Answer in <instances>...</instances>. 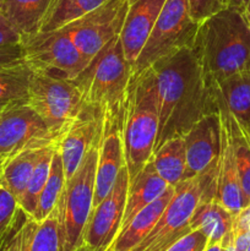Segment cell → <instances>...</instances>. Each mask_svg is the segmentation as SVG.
Instances as JSON below:
<instances>
[{
    "label": "cell",
    "instance_id": "6da1fadb",
    "mask_svg": "<svg viewBox=\"0 0 250 251\" xmlns=\"http://www.w3.org/2000/svg\"><path fill=\"white\" fill-rule=\"evenodd\" d=\"M150 68L158 100L156 151L167 140L184 136L201 118L216 112V107L193 47L169 54Z\"/></svg>",
    "mask_w": 250,
    "mask_h": 251
},
{
    "label": "cell",
    "instance_id": "7a4b0ae2",
    "mask_svg": "<svg viewBox=\"0 0 250 251\" xmlns=\"http://www.w3.org/2000/svg\"><path fill=\"white\" fill-rule=\"evenodd\" d=\"M193 48L207 85L250 73V26L239 10L228 7L199 24Z\"/></svg>",
    "mask_w": 250,
    "mask_h": 251
},
{
    "label": "cell",
    "instance_id": "3957f363",
    "mask_svg": "<svg viewBox=\"0 0 250 251\" xmlns=\"http://www.w3.org/2000/svg\"><path fill=\"white\" fill-rule=\"evenodd\" d=\"M158 100L151 68L131 75L123 119L125 166L131 181L151 159L158 135Z\"/></svg>",
    "mask_w": 250,
    "mask_h": 251
},
{
    "label": "cell",
    "instance_id": "277c9868",
    "mask_svg": "<svg viewBox=\"0 0 250 251\" xmlns=\"http://www.w3.org/2000/svg\"><path fill=\"white\" fill-rule=\"evenodd\" d=\"M131 75V65L125 58L120 37L115 36L73 81L80 90L82 103L102 110L104 119L123 124Z\"/></svg>",
    "mask_w": 250,
    "mask_h": 251
},
{
    "label": "cell",
    "instance_id": "5b68a950",
    "mask_svg": "<svg viewBox=\"0 0 250 251\" xmlns=\"http://www.w3.org/2000/svg\"><path fill=\"white\" fill-rule=\"evenodd\" d=\"M98 146L100 142L85 154L75 173L65 180L56 203L61 251H75L82 245L83 232L95 200Z\"/></svg>",
    "mask_w": 250,
    "mask_h": 251
},
{
    "label": "cell",
    "instance_id": "8992f818",
    "mask_svg": "<svg viewBox=\"0 0 250 251\" xmlns=\"http://www.w3.org/2000/svg\"><path fill=\"white\" fill-rule=\"evenodd\" d=\"M198 28L199 24L191 17L189 0H166L153 29L132 65V75L146 70L169 54L193 47Z\"/></svg>",
    "mask_w": 250,
    "mask_h": 251
},
{
    "label": "cell",
    "instance_id": "52a82bcc",
    "mask_svg": "<svg viewBox=\"0 0 250 251\" xmlns=\"http://www.w3.org/2000/svg\"><path fill=\"white\" fill-rule=\"evenodd\" d=\"M25 63L32 73L60 80H75L88 61L61 27L21 39Z\"/></svg>",
    "mask_w": 250,
    "mask_h": 251
},
{
    "label": "cell",
    "instance_id": "ba28073f",
    "mask_svg": "<svg viewBox=\"0 0 250 251\" xmlns=\"http://www.w3.org/2000/svg\"><path fill=\"white\" fill-rule=\"evenodd\" d=\"M26 102L51 132L61 136L82 107V96L73 80L32 73Z\"/></svg>",
    "mask_w": 250,
    "mask_h": 251
},
{
    "label": "cell",
    "instance_id": "9c48e42d",
    "mask_svg": "<svg viewBox=\"0 0 250 251\" xmlns=\"http://www.w3.org/2000/svg\"><path fill=\"white\" fill-rule=\"evenodd\" d=\"M202 196L199 176L185 179L174 186V195L153 229L132 251H166L191 230L190 218Z\"/></svg>",
    "mask_w": 250,
    "mask_h": 251
},
{
    "label": "cell",
    "instance_id": "30bf717a",
    "mask_svg": "<svg viewBox=\"0 0 250 251\" xmlns=\"http://www.w3.org/2000/svg\"><path fill=\"white\" fill-rule=\"evenodd\" d=\"M127 6L129 0H109L63 26L88 63L108 42L119 36Z\"/></svg>",
    "mask_w": 250,
    "mask_h": 251
},
{
    "label": "cell",
    "instance_id": "8fae6325",
    "mask_svg": "<svg viewBox=\"0 0 250 251\" xmlns=\"http://www.w3.org/2000/svg\"><path fill=\"white\" fill-rule=\"evenodd\" d=\"M59 137L27 104L26 100L7 103L0 110V158L42 142L55 141Z\"/></svg>",
    "mask_w": 250,
    "mask_h": 251
},
{
    "label": "cell",
    "instance_id": "7c38bea8",
    "mask_svg": "<svg viewBox=\"0 0 250 251\" xmlns=\"http://www.w3.org/2000/svg\"><path fill=\"white\" fill-rule=\"evenodd\" d=\"M129 189L126 166L120 169L110 193L91 211L83 232L82 244L96 250L112 248L120 232Z\"/></svg>",
    "mask_w": 250,
    "mask_h": 251
},
{
    "label": "cell",
    "instance_id": "4fadbf2b",
    "mask_svg": "<svg viewBox=\"0 0 250 251\" xmlns=\"http://www.w3.org/2000/svg\"><path fill=\"white\" fill-rule=\"evenodd\" d=\"M183 137L186 154L185 179L201 174H217L221 153V119L217 109L201 118Z\"/></svg>",
    "mask_w": 250,
    "mask_h": 251
},
{
    "label": "cell",
    "instance_id": "5bb4252c",
    "mask_svg": "<svg viewBox=\"0 0 250 251\" xmlns=\"http://www.w3.org/2000/svg\"><path fill=\"white\" fill-rule=\"evenodd\" d=\"M103 123L102 110L82 103L77 117L59 137V151L66 180L75 173L85 154L100 142Z\"/></svg>",
    "mask_w": 250,
    "mask_h": 251
},
{
    "label": "cell",
    "instance_id": "9a60e30c",
    "mask_svg": "<svg viewBox=\"0 0 250 251\" xmlns=\"http://www.w3.org/2000/svg\"><path fill=\"white\" fill-rule=\"evenodd\" d=\"M125 166L123 124L104 119L98 146L93 207L100 202L114 186L120 169Z\"/></svg>",
    "mask_w": 250,
    "mask_h": 251
},
{
    "label": "cell",
    "instance_id": "2e32d148",
    "mask_svg": "<svg viewBox=\"0 0 250 251\" xmlns=\"http://www.w3.org/2000/svg\"><path fill=\"white\" fill-rule=\"evenodd\" d=\"M166 0H129L120 42L130 65L139 58Z\"/></svg>",
    "mask_w": 250,
    "mask_h": 251
},
{
    "label": "cell",
    "instance_id": "e0dca14e",
    "mask_svg": "<svg viewBox=\"0 0 250 251\" xmlns=\"http://www.w3.org/2000/svg\"><path fill=\"white\" fill-rule=\"evenodd\" d=\"M221 119V118H220ZM215 200L225 206L233 216L239 215L245 208L244 196L240 188L235 166L232 142L227 127L221 122V153L216 178Z\"/></svg>",
    "mask_w": 250,
    "mask_h": 251
},
{
    "label": "cell",
    "instance_id": "ac0fdd59",
    "mask_svg": "<svg viewBox=\"0 0 250 251\" xmlns=\"http://www.w3.org/2000/svg\"><path fill=\"white\" fill-rule=\"evenodd\" d=\"M213 98L222 103L240 127L250 124V73H239L207 85Z\"/></svg>",
    "mask_w": 250,
    "mask_h": 251
},
{
    "label": "cell",
    "instance_id": "d6986e66",
    "mask_svg": "<svg viewBox=\"0 0 250 251\" xmlns=\"http://www.w3.org/2000/svg\"><path fill=\"white\" fill-rule=\"evenodd\" d=\"M171 185L166 183L154 169L152 159H150L144 168L139 172L136 176L129 181L126 202H125L124 217H123L122 228L126 227L127 223L135 217L137 212L153 202L162 196L164 191Z\"/></svg>",
    "mask_w": 250,
    "mask_h": 251
},
{
    "label": "cell",
    "instance_id": "ffe728a7",
    "mask_svg": "<svg viewBox=\"0 0 250 251\" xmlns=\"http://www.w3.org/2000/svg\"><path fill=\"white\" fill-rule=\"evenodd\" d=\"M174 195V186H169L162 196L150 203L127 223L112 245L113 251H132L153 229L164 208Z\"/></svg>",
    "mask_w": 250,
    "mask_h": 251
},
{
    "label": "cell",
    "instance_id": "44dd1931",
    "mask_svg": "<svg viewBox=\"0 0 250 251\" xmlns=\"http://www.w3.org/2000/svg\"><path fill=\"white\" fill-rule=\"evenodd\" d=\"M51 142L54 141L31 145V146L14 153L12 156L1 158L0 181L14 194V196L19 201V205L42 150Z\"/></svg>",
    "mask_w": 250,
    "mask_h": 251
},
{
    "label": "cell",
    "instance_id": "7402d4cb",
    "mask_svg": "<svg viewBox=\"0 0 250 251\" xmlns=\"http://www.w3.org/2000/svg\"><path fill=\"white\" fill-rule=\"evenodd\" d=\"M234 218L218 201H200L190 218L191 230L198 229L207 237L208 244H222L232 233Z\"/></svg>",
    "mask_w": 250,
    "mask_h": 251
},
{
    "label": "cell",
    "instance_id": "603a6c76",
    "mask_svg": "<svg viewBox=\"0 0 250 251\" xmlns=\"http://www.w3.org/2000/svg\"><path fill=\"white\" fill-rule=\"evenodd\" d=\"M53 0H2L0 11L22 38L41 32Z\"/></svg>",
    "mask_w": 250,
    "mask_h": 251
},
{
    "label": "cell",
    "instance_id": "cb8c5ba5",
    "mask_svg": "<svg viewBox=\"0 0 250 251\" xmlns=\"http://www.w3.org/2000/svg\"><path fill=\"white\" fill-rule=\"evenodd\" d=\"M212 100L213 104H215L216 109L220 114L221 122L227 127L228 134H229L238 176H239L240 188H242L243 196H244L245 207H248L250 205V145L243 130L240 129L238 122L228 112L227 108L222 103L218 102L216 98L212 97Z\"/></svg>",
    "mask_w": 250,
    "mask_h": 251
},
{
    "label": "cell",
    "instance_id": "d4e9b609",
    "mask_svg": "<svg viewBox=\"0 0 250 251\" xmlns=\"http://www.w3.org/2000/svg\"><path fill=\"white\" fill-rule=\"evenodd\" d=\"M151 159L158 176L168 185L175 186L185 180L186 154L183 136L167 140L153 152Z\"/></svg>",
    "mask_w": 250,
    "mask_h": 251
},
{
    "label": "cell",
    "instance_id": "484cf974",
    "mask_svg": "<svg viewBox=\"0 0 250 251\" xmlns=\"http://www.w3.org/2000/svg\"><path fill=\"white\" fill-rule=\"evenodd\" d=\"M65 180L66 179L65 172H64L63 159H61V154L60 151H59L58 144L55 152L53 154V159H51L49 176L47 179V183L44 184L43 189H42L41 195L38 198V202H37L36 211H34L33 216H32V218L36 222L43 221L55 208L59 198L61 195V191H63Z\"/></svg>",
    "mask_w": 250,
    "mask_h": 251
},
{
    "label": "cell",
    "instance_id": "4316f807",
    "mask_svg": "<svg viewBox=\"0 0 250 251\" xmlns=\"http://www.w3.org/2000/svg\"><path fill=\"white\" fill-rule=\"evenodd\" d=\"M109 0H53L42 25L41 32L54 31Z\"/></svg>",
    "mask_w": 250,
    "mask_h": 251
},
{
    "label": "cell",
    "instance_id": "83f0119b",
    "mask_svg": "<svg viewBox=\"0 0 250 251\" xmlns=\"http://www.w3.org/2000/svg\"><path fill=\"white\" fill-rule=\"evenodd\" d=\"M58 140L51 142V144L47 145L42 150L41 154L38 157V161H37L33 172H32L31 178L28 180V184H27L26 190H25L21 200H20V207L29 217H32L34 211H36L37 202H38L41 191L49 176L51 159H53V154L55 152L56 146H58Z\"/></svg>",
    "mask_w": 250,
    "mask_h": 251
},
{
    "label": "cell",
    "instance_id": "f1b7e54d",
    "mask_svg": "<svg viewBox=\"0 0 250 251\" xmlns=\"http://www.w3.org/2000/svg\"><path fill=\"white\" fill-rule=\"evenodd\" d=\"M32 71L27 64L0 70V103L15 102L27 98Z\"/></svg>",
    "mask_w": 250,
    "mask_h": 251
},
{
    "label": "cell",
    "instance_id": "f546056e",
    "mask_svg": "<svg viewBox=\"0 0 250 251\" xmlns=\"http://www.w3.org/2000/svg\"><path fill=\"white\" fill-rule=\"evenodd\" d=\"M28 251H61L60 229H59L58 208H54L50 215L41 222H37Z\"/></svg>",
    "mask_w": 250,
    "mask_h": 251
},
{
    "label": "cell",
    "instance_id": "4dcf8cb0",
    "mask_svg": "<svg viewBox=\"0 0 250 251\" xmlns=\"http://www.w3.org/2000/svg\"><path fill=\"white\" fill-rule=\"evenodd\" d=\"M36 226L37 222L33 218L20 210L14 225L5 233L0 243V251H28L29 240Z\"/></svg>",
    "mask_w": 250,
    "mask_h": 251
},
{
    "label": "cell",
    "instance_id": "1f68e13d",
    "mask_svg": "<svg viewBox=\"0 0 250 251\" xmlns=\"http://www.w3.org/2000/svg\"><path fill=\"white\" fill-rule=\"evenodd\" d=\"M0 163H1V159H0ZM20 210L21 207L17 199L0 181V237L14 225Z\"/></svg>",
    "mask_w": 250,
    "mask_h": 251
},
{
    "label": "cell",
    "instance_id": "d6a6232c",
    "mask_svg": "<svg viewBox=\"0 0 250 251\" xmlns=\"http://www.w3.org/2000/svg\"><path fill=\"white\" fill-rule=\"evenodd\" d=\"M230 0H189L191 17L201 24L212 15L229 7Z\"/></svg>",
    "mask_w": 250,
    "mask_h": 251
},
{
    "label": "cell",
    "instance_id": "836d02e7",
    "mask_svg": "<svg viewBox=\"0 0 250 251\" xmlns=\"http://www.w3.org/2000/svg\"><path fill=\"white\" fill-rule=\"evenodd\" d=\"M208 239L200 230H190L171 245L166 251H205Z\"/></svg>",
    "mask_w": 250,
    "mask_h": 251
},
{
    "label": "cell",
    "instance_id": "e575fe53",
    "mask_svg": "<svg viewBox=\"0 0 250 251\" xmlns=\"http://www.w3.org/2000/svg\"><path fill=\"white\" fill-rule=\"evenodd\" d=\"M232 243L235 251H250V223L239 215L234 218Z\"/></svg>",
    "mask_w": 250,
    "mask_h": 251
},
{
    "label": "cell",
    "instance_id": "d590c367",
    "mask_svg": "<svg viewBox=\"0 0 250 251\" xmlns=\"http://www.w3.org/2000/svg\"><path fill=\"white\" fill-rule=\"evenodd\" d=\"M25 64L21 44L0 47V70Z\"/></svg>",
    "mask_w": 250,
    "mask_h": 251
},
{
    "label": "cell",
    "instance_id": "8d00e7d4",
    "mask_svg": "<svg viewBox=\"0 0 250 251\" xmlns=\"http://www.w3.org/2000/svg\"><path fill=\"white\" fill-rule=\"evenodd\" d=\"M21 43V36L9 24L0 11V47L16 46Z\"/></svg>",
    "mask_w": 250,
    "mask_h": 251
},
{
    "label": "cell",
    "instance_id": "74e56055",
    "mask_svg": "<svg viewBox=\"0 0 250 251\" xmlns=\"http://www.w3.org/2000/svg\"><path fill=\"white\" fill-rule=\"evenodd\" d=\"M222 247H223V251H235L234 247H233L232 243V233L225 238V240L222 242Z\"/></svg>",
    "mask_w": 250,
    "mask_h": 251
},
{
    "label": "cell",
    "instance_id": "f35d334b",
    "mask_svg": "<svg viewBox=\"0 0 250 251\" xmlns=\"http://www.w3.org/2000/svg\"><path fill=\"white\" fill-rule=\"evenodd\" d=\"M248 0H230L229 7H233V9H237L239 11H242L244 9L245 4H247Z\"/></svg>",
    "mask_w": 250,
    "mask_h": 251
},
{
    "label": "cell",
    "instance_id": "ab89813d",
    "mask_svg": "<svg viewBox=\"0 0 250 251\" xmlns=\"http://www.w3.org/2000/svg\"><path fill=\"white\" fill-rule=\"evenodd\" d=\"M242 14H243V16H244V19L247 20L248 25L250 26V0H248L247 1L244 9L242 10Z\"/></svg>",
    "mask_w": 250,
    "mask_h": 251
},
{
    "label": "cell",
    "instance_id": "60d3db41",
    "mask_svg": "<svg viewBox=\"0 0 250 251\" xmlns=\"http://www.w3.org/2000/svg\"><path fill=\"white\" fill-rule=\"evenodd\" d=\"M237 216H238V215H237ZM239 216H240V217H242V218H244V220L247 221L248 223H250V205L248 206V207H245L243 211H240Z\"/></svg>",
    "mask_w": 250,
    "mask_h": 251
},
{
    "label": "cell",
    "instance_id": "b9f144b4",
    "mask_svg": "<svg viewBox=\"0 0 250 251\" xmlns=\"http://www.w3.org/2000/svg\"><path fill=\"white\" fill-rule=\"evenodd\" d=\"M205 251H223L222 244H207Z\"/></svg>",
    "mask_w": 250,
    "mask_h": 251
},
{
    "label": "cell",
    "instance_id": "7bdbcfd3",
    "mask_svg": "<svg viewBox=\"0 0 250 251\" xmlns=\"http://www.w3.org/2000/svg\"><path fill=\"white\" fill-rule=\"evenodd\" d=\"M75 251H113V250H112V248H109V249H105V250H96V249H92V248L87 247V245L82 244L80 248H78V249H76Z\"/></svg>",
    "mask_w": 250,
    "mask_h": 251
},
{
    "label": "cell",
    "instance_id": "ee69618b",
    "mask_svg": "<svg viewBox=\"0 0 250 251\" xmlns=\"http://www.w3.org/2000/svg\"><path fill=\"white\" fill-rule=\"evenodd\" d=\"M240 129L243 130V132H244L245 137H247L248 142H249V145H250V124L245 127H240Z\"/></svg>",
    "mask_w": 250,
    "mask_h": 251
},
{
    "label": "cell",
    "instance_id": "f6af8a7d",
    "mask_svg": "<svg viewBox=\"0 0 250 251\" xmlns=\"http://www.w3.org/2000/svg\"><path fill=\"white\" fill-rule=\"evenodd\" d=\"M4 105H5V104H1V103H0V110H1L2 108H4Z\"/></svg>",
    "mask_w": 250,
    "mask_h": 251
},
{
    "label": "cell",
    "instance_id": "bcb514c9",
    "mask_svg": "<svg viewBox=\"0 0 250 251\" xmlns=\"http://www.w3.org/2000/svg\"><path fill=\"white\" fill-rule=\"evenodd\" d=\"M4 235H5V233L1 235V237H0V243H1V240H2V238H4Z\"/></svg>",
    "mask_w": 250,
    "mask_h": 251
},
{
    "label": "cell",
    "instance_id": "7dc6e473",
    "mask_svg": "<svg viewBox=\"0 0 250 251\" xmlns=\"http://www.w3.org/2000/svg\"><path fill=\"white\" fill-rule=\"evenodd\" d=\"M1 1H2V0H0V5H1Z\"/></svg>",
    "mask_w": 250,
    "mask_h": 251
},
{
    "label": "cell",
    "instance_id": "c3c4849f",
    "mask_svg": "<svg viewBox=\"0 0 250 251\" xmlns=\"http://www.w3.org/2000/svg\"><path fill=\"white\" fill-rule=\"evenodd\" d=\"M0 159H1V158H0Z\"/></svg>",
    "mask_w": 250,
    "mask_h": 251
}]
</instances>
